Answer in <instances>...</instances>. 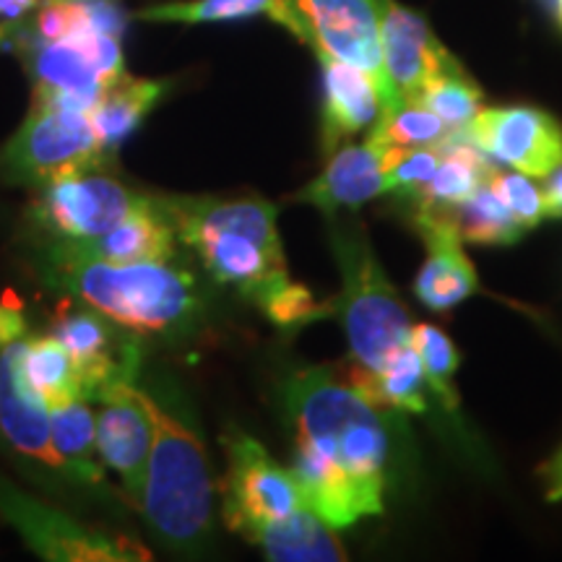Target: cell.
I'll use <instances>...</instances> for the list:
<instances>
[{"label": "cell", "instance_id": "cell-9", "mask_svg": "<svg viewBox=\"0 0 562 562\" xmlns=\"http://www.w3.org/2000/svg\"><path fill=\"white\" fill-rule=\"evenodd\" d=\"M0 521L11 526L24 544L50 562H136L151 554L136 539L76 521L74 516L37 501L0 476Z\"/></svg>", "mask_w": 562, "mask_h": 562}, {"label": "cell", "instance_id": "cell-2", "mask_svg": "<svg viewBox=\"0 0 562 562\" xmlns=\"http://www.w3.org/2000/svg\"><path fill=\"white\" fill-rule=\"evenodd\" d=\"M178 240L191 248L209 277L261 311L273 326L297 328L334 315L331 302L315 300L286 269L277 227L279 209L258 195L157 193Z\"/></svg>", "mask_w": 562, "mask_h": 562}, {"label": "cell", "instance_id": "cell-18", "mask_svg": "<svg viewBox=\"0 0 562 562\" xmlns=\"http://www.w3.org/2000/svg\"><path fill=\"white\" fill-rule=\"evenodd\" d=\"M427 256L414 281V294L430 311H451L480 290L472 261H469L463 240L442 211H414Z\"/></svg>", "mask_w": 562, "mask_h": 562}, {"label": "cell", "instance_id": "cell-5", "mask_svg": "<svg viewBox=\"0 0 562 562\" xmlns=\"http://www.w3.org/2000/svg\"><path fill=\"white\" fill-rule=\"evenodd\" d=\"M331 248L341 273V292L331 300L334 315L347 334L351 375H372L412 341V315L393 290L368 235L357 222L326 216Z\"/></svg>", "mask_w": 562, "mask_h": 562}, {"label": "cell", "instance_id": "cell-38", "mask_svg": "<svg viewBox=\"0 0 562 562\" xmlns=\"http://www.w3.org/2000/svg\"><path fill=\"white\" fill-rule=\"evenodd\" d=\"M45 0H0V19L3 21H21L26 13L37 11Z\"/></svg>", "mask_w": 562, "mask_h": 562}, {"label": "cell", "instance_id": "cell-27", "mask_svg": "<svg viewBox=\"0 0 562 562\" xmlns=\"http://www.w3.org/2000/svg\"><path fill=\"white\" fill-rule=\"evenodd\" d=\"M349 383L375 404L396 412H427V378L412 341L372 375H349Z\"/></svg>", "mask_w": 562, "mask_h": 562}, {"label": "cell", "instance_id": "cell-14", "mask_svg": "<svg viewBox=\"0 0 562 562\" xmlns=\"http://www.w3.org/2000/svg\"><path fill=\"white\" fill-rule=\"evenodd\" d=\"M149 402V393L136 389V383H121L102 393V409L97 414V451L104 469L121 476L125 495L136 508L154 438Z\"/></svg>", "mask_w": 562, "mask_h": 562}, {"label": "cell", "instance_id": "cell-6", "mask_svg": "<svg viewBox=\"0 0 562 562\" xmlns=\"http://www.w3.org/2000/svg\"><path fill=\"white\" fill-rule=\"evenodd\" d=\"M110 159L89 112L34 97L30 115L0 149V180L37 191L68 175L104 170Z\"/></svg>", "mask_w": 562, "mask_h": 562}, {"label": "cell", "instance_id": "cell-30", "mask_svg": "<svg viewBox=\"0 0 562 562\" xmlns=\"http://www.w3.org/2000/svg\"><path fill=\"white\" fill-rule=\"evenodd\" d=\"M414 102L425 104L435 112L448 131H463L482 110V89L472 81V76L461 68V63L446 68L442 74L432 76Z\"/></svg>", "mask_w": 562, "mask_h": 562}, {"label": "cell", "instance_id": "cell-3", "mask_svg": "<svg viewBox=\"0 0 562 562\" xmlns=\"http://www.w3.org/2000/svg\"><path fill=\"white\" fill-rule=\"evenodd\" d=\"M37 271L45 286L83 302L138 336H186L203 318L206 297L180 258L112 263L76 243H37Z\"/></svg>", "mask_w": 562, "mask_h": 562}, {"label": "cell", "instance_id": "cell-7", "mask_svg": "<svg viewBox=\"0 0 562 562\" xmlns=\"http://www.w3.org/2000/svg\"><path fill=\"white\" fill-rule=\"evenodd\" d=\"M16 45L30 68L34 97L63 102L81 112L94 108L102 91L125 76L123 45L115 34L91 32L81 37L45 42L32 34L21 37L19 30Z\"/></svg>", "mask_w": 562, "mask_h": 562}, {"label": "cell", "instance_id": "cell-21", "mask_svg": "<svg viewBox=\"0 0 562 562\" xmlns=\"http://www.w3.org/2000/svg\"><path fill=\"white\" fill-rule=\"evenodd\" d=\"M440 165L432 178L409 195L414 211H442L461 203L495 172L492 159L467 136V131L448 133L440 140Z\"/></svg>", "mask_w": 562, "mask_h": 562}, {"label": "cell", "instance_id": "cell-28", "mask_svg": "<svg viewBox=\"0 0 562 562\" xmlns=\"http://www.w3.org/2000/svg\"><path fill=\"white\" fill-rule=\"evenodd\" d=\"M442 214L451 220L463 243L474 245H513L524 237V227L513 220L505 203L492 193L490 180L482 188L463 199L461 203L442 209Z\"/></svg>", "mask_w": 562, "mask_h": 562}, {"label": "cell", "instance_id": "cell-37", "mask_svg": "<svg viewBox=\"0 0 562 562\" xmlns=\"http://www.w3.org/2000/svg\"><path fill=\"white\" fill-rule=\"evenodd\" d=\"M542 476L547 482V501H562V448L544 463Z\"/></svg>", "mask_w": 562, "mask_h": 562}, {"label": "cell", "instance_id": "cell-1", "mask_svg": "<svg viewBox=\"0 0 562 562\" xmlns=\"http://www.w3.org/2000/svg\"><path fill=\"white\" fill-rule=\"evenodd\" d=\"M284 412L292 425L302 495L336 531L381 516L389 490V409L328 368H305L286 378Z\"/></svg>", "mask_w": 562, "mask_h": 562}, {"label": "cell", "instance_id": "cell-17", "mask_svg": "<svg viewBox=\"0 0 562 562\" xmlns=\"http://www.w3.org/2000/svg\"><path fill=\"white\" fill-rule=\"evenodd\" d=\"M381 16L385 79L402 100H414L432 76L459 63L417 11L396 0H381Z\"/></svg>", "mask_w": 562, "mask_h": 562}, {"label": "cell", "instance_id": "cell-20", "mask_svg": "<svg viewBox=\"0 0 562 562\" xmlns=\"http://www.w3.org/2000/svg\"><path fill=\"white\" fill-rule=\"evenodd\" d=\"M76 243V240H68ZM89 256L112 263H138V261H170L178 258V232L161 211L157 193H146L136 209L117 222L110 232L89 243H76Z\"/></svg>", "mask_w": 562, "mask_h": 562}, {"label": "cell", "instance_id": "cell-4", "mask_svg": "<svg viewBox=\"0 0 562 562\" xmlns=\"http://www.w3.org/2000/svg\"><path fill=\"white\" fill-rule=\"evenodd\" d=\"M149 406L154 438L138 510L167 550H201L214 518V484L206 448L188 422L175 417L154 398Z\"/></svg>", "mask_w": 562, "mask_h": 562}, {"label": "cell", "instance_id": "cell-15", "mask_svg": "<svg viewBox=\"0 0 562 562\" xmlns=\"http://www.w3.org/2000/svg\"><path fill=\"white\" fill-rule=\"evenodd\" d=\"M21 344L24 339L0 349V440L19 459L68 480L53 446L50 409L34 396L21 375Z\"/></svg>", "mask_w": 562, "mask_h": 562}, {"label": "cell", "instance_id": "cell-33", "mask_svg": "<svg viewBox=\"0 0 562 562\" xmlns=\"http://www.w3.org/2000/svg\"><path fill=\"white\" fill-rule=\"evenodd\" d=\"M440 144L419 149H383V170L389 193H402L409 199L432 178L440 165Z\"/></svg>", "mask_w": 562, "mask_h": 562}, {"label": "cell", "instance_id": "cell-36", "mask_svg": "<svg viewBox=\"0 0 562 562\" xmlns=\"http://www.w3.org/2000/svg\"><path fill=\"white\" fill-rule=\"evenodd\" d=\"M542 188H544L547 216H552V220H562V165L550 175V178H544Z\"/></svg>", "mask_w": 562, "mask_h": 562}, {"label": "cell", "instance_id": "cell-8", "mask_svg": "<svg viewBox=\"0 0 562 562\" xmlns=\"http://www.w3.org/2000/svg\"><path fill=\"white\" fill-rule=\"evenodd\" d=\"M220 440L227 453L222 518L232 533L250 542L269 524L307 505L292 469L273 461L256 438L229 427Z\"/></svg>", "mask_w": 562, "mask_h": 562}, {"label": "cell", "instance_id": "cell-10", "mask_svg": "<svg viewBox=\"0 0 562 562\" xmlns=\"http://www.w3.org/2000/svg\"><path fill=\"white\" fill-rule=\"evenodd\" d=\"M144 199L146 193L104 170H89L37 188L26 216L47 240L89 243L123 222Z\"/></svg>", "mask_w": 562, "mask_h": 562}, {"label": "cell", "instance_id": "cell-32", "mask_svg": "<svg viewBox=\"0 0 562 562\" xmlns=\"http://www.w3.org/2000/svg\"><path fill=\"white\" fill-rule=\"evenodd\" d=\"M490 188L505 203L510 211L513 220L521 224L524 229H533L539 222L547 220V203H544V188L533 178L524 172H492Z\"/></svg>", "mask_w": 562, "mask_h": 562}, {"label": "cell", "instance_id": "cell-34", "mask_svg": "<svg viewBox=\"0 0 562 562\" xmlns=\"http://www.w3.org/2000/svg\"><path fill=\"white\" fill-rule=\"evenodd\" d=\"M91 32L94 26H91L87 0H45L30 24L32 37L45 42L81 37Z\"/></svg>", "mask_w": 562, "mask_h": 562}, {"label": "cell", "instance_id": "cell-16", "mask_svg": "<svg viewBox=\"0 0 562 562\" xmlns=\"http://www.w3.org/2000/svg\"><path fill=\"white\" fill-rule=\"evenodd\" d=\"M323 68V112H321V140L326 157L349 144L351 136L372 128L385 104L398 102L391 89L372 76L370 70L351 63L318 55Z\"/></svg>", "mask_w": 562, "mask_h": 562}, {"label": "cell", "instance_id": "cell-13", "mask_svg": "<svg viewBox=\"0 0 562 562\" xmlns=\"http://www.w3.org/2000/svg\"><path fill=\"white\" fill-rule=\"evenodd\" d=\"M315 55L370 70L391 89L383 68L381 0H294ZM393 97H398L391 89ZM402 100V97H398Z\"/></svg>", "mask_w": 562, "mask_h": 562}, {"label": "cell", "instance_id": "cell-26", "mask_svg": "<svg viewBox=\"0 0 562 562\" xmlns=\"http://www.w3.org/2000/svg\"><path fill=\"white\" fill-rule=\"evenodd\" d=\"M21 375L30 391L47 409L83 398L81 378L68 349L53 334L24 336L21 344Z\"/></svg>", "mask_w": 562, "mask_h": 562}, {"label": "cell", "instance_id": "cell-39", "mask_svg": "<svg viewBox=\"0 0 562 562\" xmlns=\"http://www.w3.org/2000/svg\"><path fill=\"white\" fill-rule=\"evenodd\" d=\"M19 37V21H3L0 24V50H9V47L16 45Z\"/></svg>", "mask_w": 562, "mask_h": 562}, {"label": "cell", "instance_id": "cell-23", "mask_svg": "<svg viewBox=\"0 0 562 562\" xmlns=\"http://www.w3.org/2000/svg\"><path fill=\"white\" fill-rule=\"evenodd\" d=\"M266 16L305 42V26L294 0H170L138 11V21L151 24H214V21H240Z\"/></svg>", "mask_w": 562, "mask_h": 562}, {"label": "cell", "instance_id": "cell-11", "mask_svg": "<svg viewBox=\"0 0 562 562\" xmlns=\"http://www.w3.org/2000/svg\"><path fill=\"white\" fill-rule=\"evenodd\" d=\"M66 305L55 315L50 334L68 349L70 360L81 378L87 402H100L112 385L136 383L144 351L138 334L102 315L94 307Z\"/></svg>", "mask_w": 562, "mask_h": 562}, {"label": "cell", "instance_id": "cell-31", "mask_svg": "<svg viewBox=\"0 0 562 562\" xmlns=\"http://www.w3.org/2000/svg\"><path fill=\"white\" fill-rule=\"evenodd\" d=\"M412 347L417 349L427 389H430L446 412L459 409V393L453 389V375L461 364V355L446 331L432 323H414Z\"/></svg>", "mask_w": 562, "mask_h": 562}, {"label": "cell", "instance_id": "cell-19", "mask_svg": "<svg viewBox=\"0 0 562 562\" xmlns=\"http://www.w3.org/2000/svg\"><path fill=\"white\" fill-rule=\"evenodd\" d=\"M389 193L383 170V149L370 144H344L328 157L323 172L294 195V203H307L334 216L344 209H360L378 195Z\"/></svg>", "mask_w": 562, "mask_h": 562}, {"label": "cell", "instance_id": "cell-35", "mask_svg": "<svg viewBox=\"0 0 562 562\" xmlns=\"http://www.w3.org/2000/svg\"><path fill=\"white\" fill-rule=\"evenodd\" d=\"M26 336V318L21 300L5 297L0 300V349L9 347V344L24 339Z\"/></svg>", "mask_w": 562, "mask_h": 562}, {"label": "cell", "instance_id": "cell-25", "mask_svg": "<svg viewBox=\"0 0 562 562\" xmlns=\"http://www.w3.org/2000/svg\"><path fill=\"white\" fill-rule=\"evenodd\" d=\"M89 404L87 398H76L50 409V432L68 480L87 487H102L104 463L97 451V414Z\"/></svg>", "mask_w": 562, "mask_h": 562}, {"label": "cell", "instance_id": "cell-40", "mask_svg": "<svg viewBox=\"0 0 562 562\" xmlns=\"http://www.w3.org/2000/svg\"><path fill=\"white\" fill-rule=\"evenodd\" d=\"M539 3H542V9L550 13L554 24L562 30V0H539Z\"/></svg>", "mask_w": 562, "mask_h": 562}, {"label": "cell", "instance_id": "cell-29", "mask_svg": "<svg viewBox=\"0 0 562 562\" xmlns=\"http://www.w3.org/2000/svg\"><path fill=\"white\" fill-rule=\"evenodd\" d=\"M448 133L451 131L446 128V123L425 104L398 100L381 110L368 140L378 149H419V146H438Z\"/></svg>", "mask_w": 562, "mask_h": 562}, {"label": "cell", "instance_id": "cell-12", "mask_svg": "<svg viewBox=\"0 0 562 562\" xmlns=\"http://www.w3.org/2000/svg\"><path fill=\"white\" fill-rule=\"evenodd\" d=\"M463 131L492 161L533 180L550 178L562 165V125L547 110L482 108Z\"/></svg>", "mask_w": 562, "mask_h": 562}, {"label": "cell", "instance_id": "cell-22", "mask_svg": "<svg viewBox=\"0 0 562 562\" xmlns=\"http://www.w3.org/2000/svg\"><path fill=\"white\" fill-rule=\"evenodd\" d=\"M250 544L261 547L266 558L273 562L347 560V550L336 537V529L323 521L311 505H302L290 516L269 524L250 539Z\"/></svg>", "mask_w": 562, "mask_h": 562}, {"label": "cell", "instance_id": "cell-24", "mask_svg": "<svg viewBox=\"0 0 562 562\" xmlns=\"http://www.w3.org/2000/svg\"><path fill=\"white\" fill-rule=\"evenodd\" d=\"M167 87H170L167 81L136 79V76L125 74L123 79H117L102 91L100 100L89 110V117L104 151L115 157L117 146L138 131L146 115L167 94Z\"/></svg>", "mask_w": 562, "mask_h": 562}]
</instances>
